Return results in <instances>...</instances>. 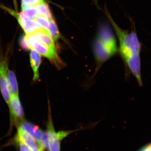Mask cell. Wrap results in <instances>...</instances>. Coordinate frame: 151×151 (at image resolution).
I'll return each mask as SVG.
<instances>
[{
    "label": "cell",
    "mask_w": 151,
    "mask_h": 151,
    "mask_svg": "<svg viewBox=\"0 0 151 151\" xmlns=\"http://www.w3.org/2000/svg\"><path fill=\"white\" fill-rule=\"evenodd\" d=\"M106 12L107 17L119 39L120 54L125 64L136 78L139 85L142 86L143 81L141 74L140 55L142 46L137 32L135 30L129 32L122 29L114 21L108 11Z\"/></svg>",
    "instance_id": "cell-1"
},
{
    "label": "cell",
    "mask_w": 151,
    "mask_h": 151,
    "mask_svg": "<svg viewBox=\"0 0 151 151\" xmlns=\"http://www.w3.org/2000/svg\"><path fill=\"white\" fill-rule=\"evenodd\" d=\"M29 49L34 50L39 53L40 55L46 58L55 65L57 68L63 67L64 62L57 53L56 50L47 47L40 43L32 34L25 35Z\"/></svg>",
    "instance_id": "cell-2"
},
{
    "label": "cell",
    "mask_w": 151,
    "mask_h": 151,
    "mask_svg": "<svg viewBox=\"0 0 151 151\" xmlns=\"http://www.w3.org/2000/svg\"><path fill=\"white\" fill-rule=\"evenodd\" d=\"M47 131L48 134V148L50 151H60V142L74 132V131L55 132L51 114H49Z\"/></svg>",
    "instance_id": "cell-3"
},
{
    "label": "cell",
    "mask_w": 151,
    "mask_h": 151,
    "mask_svg": "<svg viewBox=\"0 0 151 151\" xmlns=\"http://www.w3.org/2000/svg\"><path fill=\"white\" fill-rule=\"evenodd\" d=\"M3 8L4 9L10 14L16 18L20 25L25 32L26 35L32 34L36 30L42 27L33 19L28 18L25 17L22 13H19L5 6L4 7H3Z\"/></svg>",
    "instance_id": "cell-4"
},
{
    "label": "cell",
    "mask_w": 151,
    "mask_h": 151,
    "mask_svg": "<svg viewBox=\"0 0 151 151\" xmlns=\"http://www.w3.org/2000/svg\"><path fill=\"white\" fill-rule=\"evenodd\" d=\"M8 68L6 60L0 58V88L5 101L9 105L11 94L8 81Z\"/></svg>",
    "instance_id": "cell-5"
},
{
    "label": "cell",
    "mask_w": 151,
    "mask_h": 151,
    "mask_svg": "<svg viewBox=\"0 0 151 151\" xmlns=\"http://www.w3.org/2000/svg\"><path fill=\"white\" fill-rule=\"evenodd\" d=\"M9 106L11 117L16 124L19 125L24 120V113L19 95H11Z\"/></svg>",
    "instance_id": "cell-6"
},
{
    "label": "cell",
    "mask_w": 151,
    "mask_h": 151,
    "mask_svg": "<svg viewBox=\"0 0 151 151\" xmlns=\"http://www.w3.org/2000/svg\"><path fill=\"white\" fill-rule=\"evenodd\" d=\"M94 51L97 61L100 63L108 60L116 53L97 39L94 42Z\"/></svg>",
    "instance_id": "cell-7"
},
{
    "label": "cell",
    "mask_w": 151,
    "mask_h": 151,
    "mask_svg": "<svg viewBox=\"0 0 151 151\" xmlns=\"http://www.w3.org/2000/svg\"><path fill=\"white\" fill-rule=\"evenodd\" d=\"M97 39L110 48L117 51L116 38L109 28L107 27L101 28Z\"/></svg>",
    "instance_id": "cell-8"
},
{
    "label": "cell",
    "mask_w": 151,
    "mask_h": 151,
    "mask_svg": "<svg viewBox=\"0 0 151 151\" xmlns=\"http://www.w3.org/2000/svg\"><path fill=\"white\" fill-rule=\"evenodd\" d=\"M38 40L48 48L55 50V42L50 35L48 30L43 27H41L36 30L32 34Z\"/></svg>",
    "instance_id": "cell-9"
},
{
    "label": "cell",
    "mask_w": 151,
    "mask_h": 151,
    "mask_svg": "<svg viewBox=\"0 0 151 151\" xmlns=\"http://www.w3.org/2000/svg\"><path fill=\"white\" fill-rule=\"evenodd\" d=\"M22 129L28 133L37 142L39 146L43 132L37 126L24 120L18 125Z\"/></svg>",
    "instance_id": "cell-10"
},
{
    "label": "cell",
    "mask_w": 151,
    "mask_h": 151,
    "mask_svg": "<svg viewBox=\"0 0 151 151\" xmlns=\"http://www.w3.org/2000/svg\"><path fill=\"white\" fill-rule=\"evenodd\" d=\"M16 137L21 140L32 151H42L35 140L20 127H18L17 134Z\"/></svg>",
    "instance_id": "cell-11"
},
{
    "label": "cell",
    "mask_w": 151,
    "mask_h": 151,
    "mask_svg": "<svg viewBox=\"0 0 151 151\" xmlns=\"http://www.w3.org/2000/svg\"><path fill=\"white\" fill-rule=\"evenodd\" d=\"M42 55L36 51L31 50L30 62L33 71V80L37 81L39 78V68L41 63Z\"/></svg>",
    "instance_id": "cell-12"
},
{
    "label": "cell",
    "mask_w": 151,
    "mask_h": 151,
    "mask_svg": "<svg viewBox=\"0 0 151 151\" xmlns=\"http://www.w3.org/2000/svg\"><path fill=\"white\" fill-rule=\"evenodd\" d=\"M8 81L11 95H19V88L15 74L13 71L8 72Z\"/></svg>",
    "instance_id": "cell-13"
},
{
    "label": "cell",
    "mask_w": 151,
    "mask_h": 151,
    "mask_svg": "<svg viewBox=\"0 0 151 151\" xmlns=\"http://www.w3.org/2000/svg\"><path fill=\"white\" fill-rule=\"evenodd\" d=\"M48 30L55 42L57 41L60 37V34L53 17L49 19V27Z\"/></svg>",
    "instance_id": "cell-14"
},
{
    "label": "cell",
    "mask_w": 151,
    "mask_h": 151,
    "mask_svg": "<svg viewBox=\"0 0 151 151\" xmlns=\"http://www.w3.org/2000/svg\"><path fill=\"white\" fill-rule=\"evenodd\" d=\"M35 8L37 11L38 15L45 16L47 17L49 19L52 17L48 5L45 1L35 6Z\"/></svg>",
    "instance_id": "cell-15"
},
{
    "label": "cell",
    "mask_w": 151,
    "mask_h": 151,
    "mask_svg": "<svg viewBox=\"0 0 151 151\" xmlns=\"http://www.w3.org/2000/svg\"><path fill=\"white\" fill-rule=\"evenodd\" d=\"M33 19L42 27L48 29L49 27V19L45 16L37 15Z\"/></svg>",
    "instance_id": "cell-16"
},
{
    "label": "cell",
    "mask_w": 151,
    "mask_h": 151,
    "mask_svg": "<svg viewBox=\"0 0 151 151\" xmlns=\"http://www.w3.org/2000/svg\"><path fill=\"white\" fill-rule=\"evenodd\" d=\"M22 9L33 7L45 2L44 0H21Z\"/></svg>",
    "instance_id": "cell-17"
},
{
    "label": "cell",
    "mask_w": 151,
    "mask_h": 151,
    "mask_svg": "<svg viewBox=\"0 0 151 151\" xmlns=\"http://www.w3.org/2000/svg\"><path fill=\"white\" fill-rule=\"evenodd\" d=\"M22 13L28 18L33 19L37 15V11L35 7L26 8L22 9Z\"/></svg>",
    "instance_id": "cell-18"
},
{
    "label": "cell",
    "mask_w": 151,
    "mask_h": 151,
    "mask_svg": "<svg viewBox=\"0 0 151 151\" xmlns=\"http://www.w3.org/2000/svg\"><path fill=\"white\" fill-rule=\"evenodd\" d=\"M39 147L42 151H43L48 148V134L47 130L43 132L40 143Z\"/></svg>",
    "instance_id": "cell-19"
},
{
    "label": "cell",
    "mask_w": 151,
    "mask_h": 151,
    "mask_svg": "<svg viewBox=\"0 0 151 151\" xmlns=\"http://www.w3.org/2000/svg\"><path fill=\"white\" fill-rule=\"evenodd\" d=\"M15 142L19 146V148L20 151H32L26 145H25L23 142L21 140L18 138L16 137Z\"/></svg>",
    "instance_id": "cell-20"
}]
</instances>
